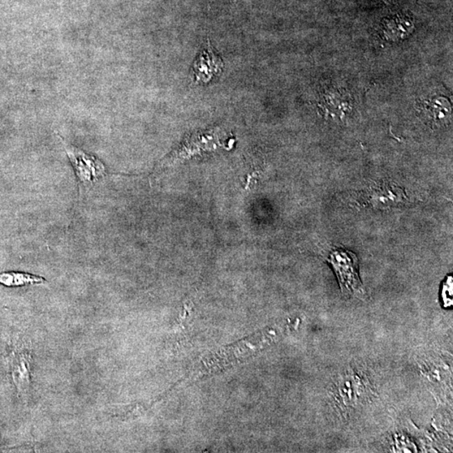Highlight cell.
<instances>
[{"label": "cell", "mask_w": 453, "mask_h": 453, "mask_svg": "<svg viewBox=\"0 0 453 453\" xmlns=\"http://www.w3.org/2000/svg\"><path fill=\"white\" fill-rule=\"evenodd\" d=\"M329 261L338 276L341 290L344 295L365 294L359 273V260L355 254L346 249H335L331 252Z\"/></svg>", "instance_id": "1"}, {"label": "cell", "mask_w": 453, "mask_h": 453, "mask_svg": "<svg viewBox=\"0 0 453 453\" xmlns=\"http://www.w3.org/2000/svg\"><path fill=\"white\" fill-rule=\"evenodd\" d=\"M63 145L79 183L92 185L106 176V167L93 155L63 141Z\"/></svg>", "instance_id": "2"}, {"label": "cell", "mask_w": 453, "mask_h": 453, "mask_svg": "<svg viewBox=\"0 0 453 453\" xmlns=\"http://www.w3.org/2000/svg\"><path fill=\"white\" fill-rule=\"evenodd\" d=\"M223 63L208 42L192 66V80L195 84H208L221 74Z\"/></svg>", "instance_id": "3"}, {"label": "cell", "mask_w": 453, "mask_h": 453, "mask_svg": "<svg viewBox=\"0 0 453 453\" xmlns=\"http://www.w3.org/2000/svg\"><path fill=\"white\" fill-rule=\"evenodd\" d=\"M47 280L42 276L19 271H7L0 273V284L6 287H22L42 284Z\"/></svg>", "instance_id": "4"}, {"label": "cell", "mask_w": 453, "mask_h": 453, "mask_svg": "<svg viewBox=\"0 0 453 453\" xmlns=\"http://www.w3.org/2000/svg\"><path fill=\"white\" fill-rule=\"evenodd\" d=\"M30 357L29 353H20L14 360V378L20 390H27L30 383Z\"/></svg>", "instance_id": "5"}]
</instances>
